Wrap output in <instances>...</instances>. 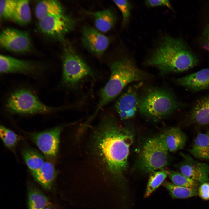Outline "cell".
<instances>
[{
  "label": "cell",
  "instance_id": "obj_1",
  "mask_svg": "<svg viewBox=\"0 0 209 209\" xmlns=\"http://www.w3.org/2000/svg\"><path fill=\"white\" fill-rule=\"evenodd\" d=\"M103 128L97 136V145L109 171L119 177L127 168L134 136L129 129L119 127L110 119Z\"/></svg>",
  "mask_w": 209,
  "mask_h": 209
},
{
  "label": "cell",
  "instance_id": "obj_2",
  "mask_svg": "<svg viewBox=\"0 0 209 209\" xmlns=\"http://www.w3.org/2000/svg\"><path fill=\"white\" fill-rule=\"evenodd\" d=\"M198 63L197 59L183 41L168 35L163 37L145 62L164 73L184 71Z\"/></svg>",
  "mask_w": 209,
  "mask_h": 209
},
{
  "label": "cell",
  "instance_id": "obj_3",
  "mask_svg": "<svg viewBox=\"0 0 209 209\" xmlns=\"http://www.w3.org/2000/svg\"><path fill=\"white\" fill-rule=\"evenodd\" d=\"M109 80L100 92L99 101L94 115L116 97L128 85L146 79L147 75L132 59L123 57L110 65Z\"/></svg>",
  "mask_w": 209,
  "mask_h": 209
},
{
  "label": "cell",
  "instance_id": "obj_4",
  "mask_svg": "<svg viewBox=\"0 0 209 209\" xmlns=\"http://www.w3.org/2000/svg\"><path fill=\"white\" fill-rule=\"evenodd\" d=\"M183 107L169 91L153 88L140 96L138 110L146 117L158 120L170 115Z\"/></svg>",
  "mask_w": 209,
  "mask_h": 209
},
{
  "label": "cell",
  "instance_id": "obj_5",
  "mask_svg": "<svg viewBox=\"0 0 209 209\" xmlns=\"http://www.w3.org/2000/svg\"><path fill=\"white\" fill-rule=\"evenodd\" d=\"M6 106L10 112L20 114L47 113L60 109L45 104L34 93L26 89L12 92L7 98Z\"/></svg>",
  "mask_w": 209,
  "mask_h": 209
},
{
  "label": "cell",
  "instance_id": "obj_6",
  "mask_svg": "<svg viewBox=\"0 0 209 209\" xmlns=\"http://www.w3.org/2000/svg\"><path fill=\"white\" fill-rule=\"evenodd\" d=\"M62 59V79L68 86L75 88L83 79L92 74L87 65L70 46L64 48Z\"/></svg>",
  "mask_w": 209,
  "mask_h": 209
},
{
  "label": "cell",
  "instance_id": "obj_7",
  "mask_svg": "<svg viewBox=\"0 0 209 209\" xmlns=\"http://www.w3.org/2000/svg\"><path fill=\"white\" fill-rule=\"evenodd\" d=\"M169 160L168 152L158 137L149 139L144 143L138 158L140 168L146 172L162 170Z\"/></svg>",
  "mask_w": 209,
  "mask_h": 209
},
{
  "label": "cell",
  "instance_id": "obj_8",
  "mask_svg": "<svg viewBox=\"0 0 209 209\" xmlns=\"http://www.w3.org/2000/svg\"><path fill=\"white\" fill-rule=\"evenodd\" d=\"M0 44L3 48L17 53H28L32 47L27 32L12 28H5L1 32Z\"/></svg>",
  "mask_w": 209,
  "mask_h": 209
},
{
  "label": "cell",
  "instance_id": "obj_9",
  "mask_svg": "<svg viewBox=\"0 0 209 209\" xmlns=\"http://www.w3.org/2000/svg\"><path fill=\"white\" fill-rule=\"evenodd\" d=\"M75 21L65 14L51 15L39 20L38 26L44 33L59 39L74 27Z\"/></svg>",
  "mask_w": 209,
  "mask_h": 209
},
{
  "label": "cell",
  "instance_id": "obj_10",
  "mask_svg": "<svg viewBox=\"0 0 209 209\" xmlns=\"http://www.w3.org/2000/svg\"><path fill=\"white\" fill-rule=\"evenodd\" d=\"M140 84L129 87L116 101L115 109L121 120L133 117L138 110L140 98L138 89Z\"/></svg>",
  "mask_w": 209,
  "mask_h": 209
},
{
  "label": "cell",
  "instance_id": "obj_11",
  "mask_svg": "<svg viewBox=\"0 0 209 209\" xmlns=\"http://www.w3.org/2000/svg\"><path fill=\"white\" fill-rule=\"evenodd\" d=\"M182 161L178 165L180 172L198 183L209 182V165L193 159L190 155L181 153Z\"/></svg>",
  "mask_w": 209,
  "mask_h": 209
},
{
  "label": "cell",
  "instance_id": "obj_12",
  "mask_svg": "<svg viewBox=\"0 0 209 209\" xmlns=\"http://www.w3.org/2000/svg\"><path fill=\"white\" fill-rule=\"evenodd\" d=\"M61 127L33 134L31 137L40 150L50 157L56 156L58 151Z\"/></svg>",
  "mask_w": 209,
  "mask_h": 209
},
{
  "label": "cell",
  "instance_id": "obj_13",
  "mask_svg": "<svg viewBox=\"0 0 209 209\" xmlns=\"http://www.w3.org/2000/svg\"><path fill=\"white\" fill-rule=\"evenodd\" d=\"M82 33V41L84 47L95 56L102 55L109 46L108 38L91 26L84 27Z\"/></svg>",
  "mask_w": 209,
  "mask_h": 209
},
{
  "label": "cell",
  "instance_id": "obj_14",
  "mask_svg": "<svg viewBox=\"0 0 209 209\" xmlns=\"http://www.w3.org/2000/svg\"><path fill=\"white\" fill-rule=\"evenodd\" d=\"M38 65L30 61L7 55H0L1 74L19 73L34 75L39 72Z\"/></svg>",
  "mask_w": 209,
  "mask_h": 209
},
{
  "label": "cell",
  "instance_id": "obj_15",
  "mask_svg": "<svg viewBox=\"0 0 209 209\" xmlns=\"http://www.w3.org/2000/svg\"><path fill=\"white\" fill-rule=\"evenodd\" d=\"M176 83L193 91L209 89V68L176 79Z\"/></svg>",
  "mask_w": 209,
  "mask_h": 209
},
{
  "label": "cell",
  "instance_id": "obj_16",
  "mask_svg": "<svg viewBox=\"0 0 209 209\" xmlns=\"http://www.w3.org/2000/svg\"><path fill=\"white\" fill-rule=\"evenodd\" d=\"M158 137L168 152H175L181 149L187 140L186 135L178 127L170 128Z\"/></svg>",
  "mask_w": 209,
  "mask_h": 209
},
{
  "label": "cell",
  "instance_id": "obj_17",
  "mask_svg": "<svg viewBox=\"0 0 209 209\" xmlns=\"http://www.w3.org/2000/svg\"><path fill=\"white\" fill-rule=\"evenodd\" d=\"M188 119L191 124L209 126V95L201 98L195 102Z\"/></svg>",
  "mask_w": 209,
  "mask_h": 209
},
{
  "label": "cell",
  "instance_id": "obj_18",
  "mask_svg": "<svg viewBox=\"0 0 209 209\" xmlns=\"http://www.w3.org/2000/svg\"><path fill=\"white\" fill-rule=\"evenodd\" d=\"M90 14L93 17L96 28L101 33L109 31L115 24L116 17L109 9L92 12Z\"/></svg>",
  "mask_w": 209,
  "mask_h": 209
},
{
  "label": "cell",
  "instance_id": "obj_19",
  "mask_svg": "<svg viewBox=\"0 0 209 209\" xmlns=\"http://www.w3.org/2000/svg\"><path fill=\"white\" fill-rule=\"evenodd\" d=\"M36 17L39 20L46 17L64 14L62 5L58 1L46 0L39 2L35 9Z\"/></svg>",
  "mask_w": 209,
  "mask_h": 209
},
{
  "label": "cell",
  "instance_id": "obj_20",
  "mask_svg": "<svg viewBox=\"0 0 209 209\" xmlns=\"http://www.w3.org/2000/svg\"><path fill=\"white\" fill-rule=\"evenodd\" d=\"M189 151L197 159L209 160V131L198 134Z\"/></svg>",
  "mask_w": 209,
  "mask_h": 209
},
{
  "label": "cell",
  "instance_id": "obj_21",
  "mask_svg": "<svg viewBox=\"0 0 209 209\" xmlns=\"http://www.w3.org/2000/svg\"><path fill=\"white\" fill-rule=\"evenodd\" d=\"M56 175V172L52 164L45 162L41 167L33 175L35 180L45 188H51Z\"/></svg>",
  "mask_w": 209,
  "mask_h": 209
},
{
  "label": "cell",
  "instance_id": "obj_22",
  "mask_svg": "<svg viewBox=\"0 0 209 209\" xmlns=\"http://www.w3.org/2000/svg\"><path fill=\"white\" fill-rule=\"evenodd\" d=\"M48 198L34 186L31 187L28 192L29 209H44L50 206Z\"/></svg>",
  "mask_w": 209,
  "mask_h": 209
},
{
  "label": "cell",
  "instance_id": "obj_23",
  "mask_svg": "<svg viewBox=\"0 0 209 209\" xmlns=\"http://www.w3.org/2000/svg\"><path fill=\"white\" fill-rule=\"evenodd\" d=\"M12 20L21 25H26L30 22L31 14L28 0H17Z\"/></svg>",
  "mask_w": 209,
  "mask_h": 209
},
{
  "label": "cell",
  "instance_id": "obj_24",
  "mask_svg": "<svg viewBox=\"0 0 209 209\" xmlns=\"http://www.w3.org/2000/svg\"><path fill=\"white\" fill-rule=\"evenodd\" d=\"M22 155L33 175L41 167L45 162L43 157L37 152L32 149L28 148L24 149Z\"/></svg>",
  "mask_w": 209,
  "mask_h": 209
},
{
  "label": "cell",
  "instance_id": "obj_25",
  "mask_svg": "<svg viewBox=\"0 0 209 209\" xmlns=\"http://www.w3.org/2000/svg\"><path fill=\"white\" fill-rule=\"evenodd\" d=\"M163 186L168 191L173 198L184 199L197 195V188H191L176 185L167 181L163 182Z\"/></svg>",
  "mask_w": 209,
  "mask_h": 209
},
{
  "label": "cell",
  "instance_id": "obj_26",
  "mask_svg": "<svg viewBox=\"0 0 209 209\" xmlns=\"http://www.w3.org/2000/svg\"><path fill=\"white\" fill-rule=\"evenodd\" d=\"M168 176L167 170H161L151 173L146 192L145 197L149 196L163 183Z\"/></svg>",
  "mask_w": 209,
  "mask_h": 209
},
{
  "label": "cell",
  "instance_id": "obj_27",
  "mask_svg": "<svg viewBox=\"0 0 209 209\" xmlns=\"http://www.w3.org/2000/svg\"><path fill=\"white\" fill-rule=\"evenodd\" d=\"M167 171L168 176L173 184L181 186L197 188L198 183L181 172L170 170Z\"/></svg>",
  "mask_w": 209,
  "mask_h": 209
},
{
  "label": "cell",
  "instance_id": "obj_28",
  "mask_svg": "<svg viewBox=\"0 0 209 209\" xmlns=\"http://www.w3.org/2000/svg\"><path fill=\"white\" fill-rule=\"evenodd\" d=\"M0 136L4 144L9 149L14 148L19 140V137L15 132L5 126L0 127Z\"/></svg>",
  "mask_w": 209,
  "mask_h": 209
},
{
  "label": "cell",
  "instance_id": "obj_29",
  "mask_svg": "<svg viewBox=\"0 0 209 209\" xmlns=\"http://www.w3.org/2000/svg\"><path fill=\"white\" fill-rule=\"evenodd\" d=\"M17 0H1L0 1L1 18L12 19L16 9Z\"/></svg>",
  "mask_w": 209,
  "mask_h": 209
},
{
  "label": "cell",
  "instance_id": "obj_30",
  "mask_svg": "<svg viewBox=\"0 0 209 209\" xmlns=\"http://www.w3.org/2000/svg\"><path fill=\"white\" fill-rule=\"evenodd\" d=\"M113 3L120 10L122 17V24L126 25L128 22L131 15L132 6L127 0H113Z\"/></svg>",
  "mask_w": 209,
  "mask_h": 209
},
{
  "label": "cell",
  "instance_id": "obj_31",
  "mask_svg": "<svg viewBox=\"0 0 209 209\" xmlns=\"http://www.w3.org/2000/svg\"><path fill=\"white\" fill-rule=\"evenodd\" d=\"M146 6L148 7H155L158 6H165L171 9L172 7L170 1L165 0H146L145 2Z\"/></svg>",
  "mask_w": 209,
  "mask_h": 209
},
{
  "label": "cell",
  "instance_id": "obj_32",
  "mask_svg": "<svg viewBox=\"0 0 209 209\" xmlns=\"http://www.w3.org/2000/svg\"><path fill=\"white\" fill-rule=\"evenodd\" d=\"M198 194L203 199L209 200V183H202L199 188Z\"/></svg>",
  "mask_w": 209,
  "mask_h": 209
},
{
  "label": "cell",
  "instance_id": "obj_33",
  "mask_svg": "<svg viewBox=\"0 0 209 209\" xmlns=\"http://www.w3.org/2000/svg\"><path fill=\"white\" fill-rule=\"evenodd\" d=\"M204 48L209 51V23L204 29L201 39Z\"/></svg>",
  "mask_w": 209,
  "mask_h": 209
},
{
  "label": "cell",
  "instance_id": "obj_34",
  "mask_svg": "<svg viewBox=\"0 0 209 209\" xmlns=\"http://www.w3.org/2000/svg\"><path fill=\"white\" fill-rule=\"evenodd\" d=\"M44 209H52V208H51V207H50V206L47 207L45 208H44Z\"/></svg>",
  "mask_w": 209,
  "mask_h": 209
}]
</instances>
